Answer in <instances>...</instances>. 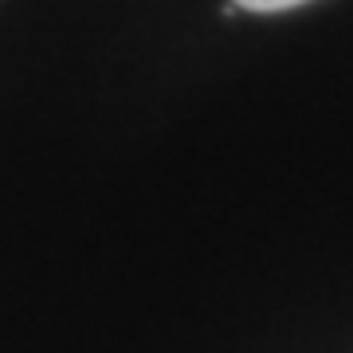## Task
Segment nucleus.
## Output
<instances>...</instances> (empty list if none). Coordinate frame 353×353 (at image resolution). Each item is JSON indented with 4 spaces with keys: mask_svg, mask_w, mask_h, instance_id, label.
<instances>
[{
    "mask_svg": "<svg viewBox=\"0 0 353 353\" xmlns=\"http://www.w3.org/2000/svg\"><path fill=\"white\" fill-rule=\"evenodd\" d=\"M299 4H306V0H232V8H243V12H287Z\"/></svg>",
    "mask_w": 353,
    "mask_h": 353,
    "instance_id": "f257e3e1",
    "label": "nucleus"
}]
</instances>
